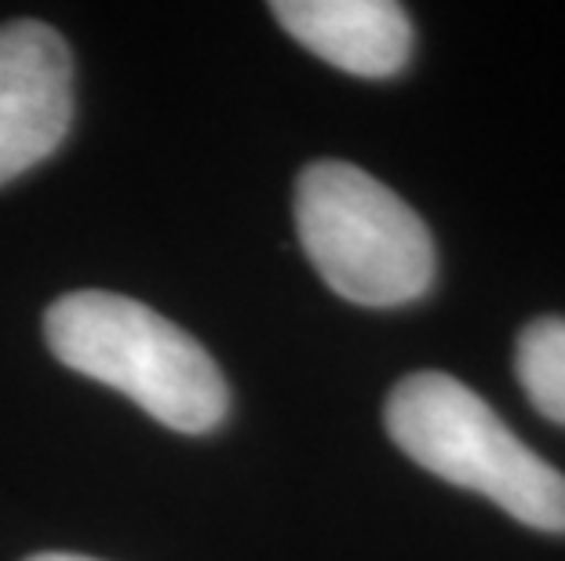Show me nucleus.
<instances>
[{
  "label": "nucleus",
  "instance_id": "nucleus-6",
  "mask_svg": "<svg viewBox=\"0 0 565 561\" xmlns=\"http://www.w3.org/2000/svg\"><path fill=\"white\" fill-rule=\"evenodd\" d=\"M514 373L533 409L565 427V317H540L522 328Z\"/></svg>",
  "mask_w": 565,
  "mask_h": 561
},
{
  "label": "nucleus",
  "instance_id": "nucleus-4",
  "mask_svg": "<svg viewBox=\"0 0 565 561\" xmlns=\"http://www.w3.org/2000/svg\"><path fill=\"white\" fill-rule=\"evenodd\" d=\"M74 121V58L44 22L0 26V186L63 147Z\"/></svg>",
  "mask_w": 565,
  "mask_h": 561
},
{
  "label": "nucleus",
  "instance_id": "nucleus-7",
  "mask_svg": "<svg viewBox=\"0 0 565 561\" xmlns=\"http://www.w3.org/2000/svg\"><path fill=\"white\" fill-rule=\"evenodd\" d=\"M26 561H95V558H84V554H63V551H52V554H33Z\"/></svg>",
  "mask_w": 565,
  "mask_h": 561
},
{
  "label": "nucleus",
  "instance_id": "nucleus-2",
  "mask_svg": "<svg viewBox=\"0 0 565 561\" xmlns=\"http://www.w3.org/2000/svg\"><path fill=\"white\" fill-rule=\"evenodd\" d=\"M296 234L335 295L405 306L435 284V237L405 201L358 164L315 161L296 179Z\"/></svg>",
  "mask_w": 565,
  "mask_h": 561
},
{
  "label": "nucleus",
  "instance_id": "nucleus-1",
  "mask_svg": "<svg viewBox=\"0 0 565 561\" xmlns=\"http://www.w3.org/2000/svg\"><path fill=\"white\" fill-rule=\"evenodd\" d=\"M44 336L74 373L121 390L179 434H209L231 409V390L204 346L117 292H70L47 306Z\"/></svg>",
  "mask_w": 565,
  "mask_h": 561
},
{
  "label": "nucleus",
  "instance_id": "nucleus-3",
  "mask_svg": "<svg viewBox=\"0 0 565 561\" xmlns=\"http://www.w3.org/2000/svg\"><path fill=\"white\" fill-rule=\"evenodd\" d=\"M391 441L449 485L471 488L529 529L565 532V474L511 434L471 387L445 373H413L383 409Z\"/></svg>",
  "mask_w": 565,
  "mask_h": 561
},
{
  "label": "nucleus",
  "instance_id": "nucleus-5",
  "mask_svg": "<svg viewBox=\"0 0 565 561\" xmlns=\"http://www.w3.org/2000/svg\"><path fill=\"white\" fill-rule=\"evenodd\" d=\"M274 19L292 37L354 77H394L413 58V22L394 0H278Z\"/></svg>",
  "mask_w": 565,
  "mask_h": 561
}]
</instances>
